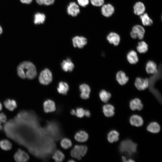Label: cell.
<instances>
[{
  "mask_svg": "<svg viewBox=\"0 0 162 162\" xmlns=\"http://www.w3.org/2000/svg\"><path fill=\"white\" fill-rule=\"evenodd\" d=\"M44 110L46 113L52 112L56 110L55 103L50 100H47L44 103Z\"/></svg>",
  "mask_w": 162,
  "mask_h": 162,
  "instance_id": "cell-18",
  "label": "cell"
},
{
  "mask_svg": "<svg viewBox=\"0 0 162 162\" xmlns=\"http://www.w3.org/2000/svg\"><path fill=\"white\" fill-rule=\"evenodd\" d=\"M2 127L1 125H0V130H2Z\"/></svg>",
  "mask_w": 162,
  "mask_h": 162,
  "instance_id": "cell-44",
  "label": "cell"
},
{
  "mask_svg": "<svg viewBox=\"0 0 162 162\" xmlns=\"http://www.w3.org/2000/svg\"><path fill=\"white\" fill-rule=\"evenodd\" d=\"M21 3L23 4H29L31 3L32 0H20Z\"/></svg>",
  "mask_w": 162,
  "mask_h": 162,
  "instance_id": "cell-39",
  "label": "cell"
},
{
  "mask_svg": "<svg viewBox=\"0 0 162 162\" xmlns=\"http://www.w3.org/2000/svg\"><path fill=\"white\" fill-rule=\"evenodd\" d=\"M69 88V86L67 83L64 82H61L58 84L57 89L59 93L65 95L67 94Z\"/></svg>",
  "mask_w": 162,
  "mask_h": 162,
  "instance_id": "cell-27",
  "label": "cell"
},
{
  "mask_svg": "<svg viewBox=\"0 0 162 162\" xmlns=\"http://www.w3.org/2000/svg\"><path fill=\"white\" fill-rule=\"evenodd\" d=\"M6 120V115L3 113H0V125L2 123H5Z\"/></svg>",
  "mask_w": 162,
  "mask_h": 162,
  "instance_id": "cell-38",
  "label": "cell"
},
{
  "mask_svg": "<svg viewBox=\"0 0 162 162\" xmlns=\"http://www.w3.org/2000/svg\"><path fill=\"white\" fill-rule=\"evenodd\" d=\"M5 107L10 111H12L17 107L16 101L14 100L7 99L4 102Z\"/></svg>",
  "mask_w": 162,
  "mask_h": 162,
  "instance_id": "cell-30",
  "label": "cell"
},
{
  "mask_svg": "<svg viewBox=\"0 0 162 162\" xmlns=\"http://www.w3.org/2000/svg\"><path fill=\"white\" fill-rule=\"evenodd\" d=\"M73 46L75 47L82 48L87 43V39L83 36H76L72 39Z\"/></svg>",
  "mask_w": 162,
  "mask_h": 162,
  "instance_id": "cell-9",
  "label": "cell"
},
{
  "mask_svg": "<svg viewBox=\"0 0 162 162\" xmlns=\"http://www.w3.org/2000/svg\"><path fill=\"white\" fill-rule=\"evenodd\" d=\"M68 161H69V162H74V161H74V160H69Z\"/></svg>",
  "mask_w": 162,
  "mask_h": 162,
  "instance_id": "cell-45",
  "label": "cell"
},
{
  "mask_svg": "<svg viewBox=\"0 0 162 162\" xmlns=\"http://www.w3.org/2000/svg\"><path fill=\"white\" fill-rule=\"evenodd\" d=\"M85 110L81 108H79L76 111V115L79 118L82 117L84 115Z\"/></svg>",
  "mask_w": 162,
  "mask_h": 162,
  "instance_id": "cell-36",
  "label": "cell"
},
{
  "mask_svg": "<svg viewBox=\"0 0 162 162\" xmlns=\"http://www.w3.org/2000/svg\"><path fill=\"white\" fill-rule=\"evenodd\" d=\"M115 78L117 82L121 86L126 84L129 80V78L125 73L122 70H119L116 73Z\"/></svg>",
  "mask_w": 162,
  "mask_h": 162,
  "instance_id": "cell-8",
  "label": "cell"
},
{
  "mask_svg": "<svg viewBox=\"0 0 162 162\" xmlns=\"http://www.w3.org/2000/svg\"><path fill=\"white\" fill-rule=\"evenodd\" d=\"M29 158L28 154L21 149H19L14 155V159L17 162H26L29 160Z\"/></svg>",
  "mask_w": 162,
  "mask_h": 162,
  "instance_id": "cell-13",
  "label": "cell"
},
{
  "mask_svg": "<svg viewBox=\"0 0 162 162\" xmlns=\"http://www.w3.org/2000/svg\"><path fill=\"white\" fill-rule=\"evenodd\" d=\"M52 158L56 162H61L64 158L63 153L59 150L56 151L52 156Z\"/></svg>",
  "mask_w": 162,
  "mask_h": 162,
  "instance_id": "cell-31",
  "label": "cell"
},
{
  "mask_svg": "<svg viewBox=\"0 0 162 162\" xmlns=\"http://www.w3.org/2000/svg\"><path fill=\"white\" fill-rule=\"evenodd\" d=\"M145 30L144 28L140 25L133 26L130 33L131 37L134 39L138 38L142 40L144 37Z\"/></svg>",
  "mask_w": 162,
  "mask_h": 162,
  "instance_id": "cell-6",
  "label": "cell"
},
{
  "mask_svg": "<svg viewBox=\"0 0 162 162\" xmlns=\"http://www.w3.org/2000/svg\"><path fill=\"white\" fill-rule=\"evenodd\" d=\"M150 82L146 78L140 77H136L134 82V85L136 88L139 91H143L148 88L149 87Z\"/></svg>",
  "mask_w": 162,
  "mask_h": 162,
  "instance_id": "cell-5",
  "label": "cell"
},
{
  "mask_svg": "<svg viewBox=\"0 0 162 162\" xmlns=\"http://www.w3.org/2000/svg\"><path fill=\"white\" fill-rule=\"evenodd\" d=\"M60 144L61 147L65 149L69 148L72 145L71 140L67 138L62 139L61 142Z\"/></svg>",
  "mask_w": 162,
  "mask_h": 162,
  "instance_id": "cell-33",
  "label": "cell"
},
{
  "mask_svg": "<svg viewBox=\"0 0 162 162\" xmlns=\"http://www.w3.org/2000/svg\"><path fill=\"white\" fill-rule=\"evenodd\" d=\"M3 32V29L2 27L0 26V35Z\"/></svg>",
  "mask_w": 162,
  "mask_h": 162,
  "instance_id": "cell-42",
  "label": "cell"
},
{
  "mask_svg": "<svg viewBox=\"0 0 162 162\" xmlns=\"http://www.w3.org/2000/svg\"><path fill=\"white\" fill-rule=\"evenodd\" d=\"M101 100L104 103L108 102L111 97V94L109 92L104 89L102 90L99 94Z\"/></svg>",
  "mask_w": 162,
  "mask_h": 162,
  "instance_id": "cell-28",
  "label": "cell"
},
{
  "mask_svg": "<svg viewBox=\"0 0 162 162\" xmlns=\"http://www.w3.org/2000/svg\"><path fill=\"white\" fill-rule=\"evenodd\" d=\"M133 8L134 14L139 16L144 13L146 9L144 4L140 2H136L134 5Z\"/></svg>",
  "mask_w": 162,
  "mask_h": 162,
  "instance_id": "cell-21",
  "label": "cell"
},
{
  "mask_svg": "<svg viewBox=\"0 0 162 162\" xmlns=\"http://www.w3.org/2000/svg\"><path fill=\"white\" fill-rule=\"evenodd\" d=\"M126 59L128 62L131 64H136L139 61V57L136 52L131 50L129 51L126 55Z\"/></svg>",
  "mask_w": 162,
  "mask_h": 162,
  "instance_id": "cell-14",
  "label": "cell"
},
{
  "mask_svg": "<svg viewBox=\"0 0 162 162\" xmlns=\"http://www.w3.org/2000/svg\"><path fill=\"white\" fill-rule=\"evenodd\" d=\"M18 75L22 79H32L37 75V70L34 65L29 61L21 63L17 68Z\"/></svg>",
  "mask_w": 162,
  "mask_h": 162,
  "instance_id": "cell-1",
  "label": "cell"
},
{
  "mask_svg": "<svg viewBox=\"0 0 162 162\" xmlns=\"http://www.w3.org/2000/svg\"><path fill=\"white\" fill-rule=\"evenodd\" d=\"M129 121L131 125L137 127L142 126L143 123L142 118L137 115H133L131 116Z\"/></svg>",
  "mask_w": 162,
  "mask_h": 162,
  "instance_id": "cell-17",
  "label": "cell"
},
{
  "mask_svg": "<svg viewBox=\"0 0 162 162\" xmlns=\"http://www.w3.org/2000/svg\"><path fill=\"white\" fill-rule=\"evenodd\" d=\"M159 124L156 122H152L150 123L147 127V130L152 133H157L160 130Z\"/></svg>",
  "mask_w": 162,
  "mask_h": 162,
  "instance_id": "cell-26",
  "label": "cell"
},
{
  "mask_svg": "<svg viewBox=\"0 0 162 162\" xmlns=\"http://www.w3.org/2000/svg\"><path fill=\"white\" fill-rule=\"evenodd\" d=\"M130 109L132 110H141L143 108V104L140 99L136 98L131 100L129 103Z\"/></svg>",
  "mask_w": 162,
  "mask_h": 162,
  "instance_id": "cell-15",
  "label": "cell"
},
{
  "mask_svg": "<svg viewBox=\"0 0 162 162\" xmlns=\"http://www.w3.org/2000/svg\"><path fill=\"white\" fill-rule=\"evenodd\" d=\"M46 18L44 14L40 12L36 13L34 16V23L35 25L44 23Z\"/></svg>",
  "mask_w": 162,
  "mask_h": 162,
  "instance_id": "cell-25",
  "label": "cell"
},
{
  "mask_svg": "<svg viewBox=\"0 0 162 162\" xmlns=\"http://www.w3.org/2000/svg\"><path fill=\"white\" fill-rule=\"evenodd\" d=\"M74 138L76 141L80 142H83L87 140L88 135L85 131L81 130L76 134Z\"/></svg>",
  "mask_w": 162,
  "mask_h": 162,
  "instance_id": "cell-23",
  "label": "cell"
},
{
  "mask_svg": "<svg viewBox=\"0 0 162 162\" xmlns=\"http://www.w3.org/2000/svg\"><path fill=\"white\" fill-rule=\"evenodd\" d=\"M136 48L137 51L139 53L143 54L146 53L148 51V47L146 42L142 41L138 43Z\"/></svg>",
  "mask_w": 162,
  "mask_h": 162,
  "instance_id": "cell-24",
  "label": "cell"
},
{
  "mask_svg": "<svg viewBox=\"0 0 162 162\" xmlns=\"http://www.w3.org/2000/svg\"><path fill=\"white\" fill-rule=\"evenodd\" d=\"M61 66L62 69L65 72L72 71L74 66L71 59L69 58H68L66 60H63L61 64Z\"/></svg>",
  "mask_w": 162,
  "mask_h": 162,
  "instance_id": "cell-19",
  "label": "cell"
},
{
  "mask_svg": "<svg viewBox=\"0 0 162 162\" xmlns=\"http://www.w3.org/2000/svg\"><path fill=\"white\" fill-rule=\"evenodd\" d=\"M91 115L90 112L88 110H85L84 115L87 117H89Z\"/></svg>",
  "mask_w": 162,
  "mask_h": 162,
  "instance_id": "cell-40",
  "label": "cell"
},
{
  "mask_svg": "<svg viewBox=\"0 0 162 162\" xmlns=\"http://www.w3.org/2000/svg\"><path fill=\"white\" fill-rule=\"evenodd\" d=\"M119 133L116 130L110 131L107 134V139L109 142L112 143L117 141L119 139Z\"/></svg>",
  "mask_w": 162,
  "mask_h": 162,
  "instance_id": "cell-22",
  "label": "cell"
},
{
  "mask_svg": "<svg viewBox=\"0 0 162 162\" xmlns=\"http://www.w3.org/2000/svg\"><path fill=\"white\" fill-rule=\"evenodd\" d=\"M145 70L148 74H155L158 71L157 65L154 61L149 60L146 64Z\"/></svg>",
  "mask_w": 162,
  "mask_h": 162,
  "instance_id": "cell-12",
  "label": "cell"
},
{
  "mask_svg": "<svg viewBox=\"0 0 162 162\" xmlns=\"http://www.w3.org/2000/svg\"><path fill=\"white\" fill-rule=\"evenodd\" d=\"M71 113L73 115H76V111L74 110H72L71 111Z\"/></svg>",
  "mask_w": 162,
  "mask_h": 162,
  "instance_id": "cell-41",
  "label": "cell"
},
{
  "mask_svg": "<svg viewBox=\"0 0 162 162\" xmlns=\"http://www.w3.org/2000/svg\"><path fill=\"white\" fill-rule=\"evenodd\" d=\"M140 18L142 24L145 26H151L153 23L152 20L147 13H143L140 15Z\"/></svg>",
  "mask_w": 162,
  "mask_h": 162,
  "instance_id": "cell-29",
  "label": "cell"
},
{
  "mask_svg": "<svg viewBox=\"0 0 162 162\" xmlns=\"http://www.w3.org/2000/svg\"><path fill=\"white\" fill-rule=\"evenodd\" d=\"M78 4L82 7H85L89 3V0H77Z\"/></svg>",
  "mask_w": 162,
  "mask_h": 162,
  "instance_id": "cell-37",
  "label": "cell"
},
{
  "mask_svg": "<svg viewBox=\"0 0 162 162\" xmlns=\"http://www.w3.org/2000/svg\"><path fill=\"white\" fill-rule=\"evenodd\" d=\"M79 88L81 92L80 95L81 98L84 99H88L91 91L89 86L86 84H83L80 85Z\"/></svg>",
  "mask_w": 162,
  "mask_h": 162,
  "instance_id": "cell-16",
  "label": "cell"
},
{
  "mask_svg": "<svg viewBox=\"0 0 162 162\" xmlns=\"http://www.w3.org/2000/svg\"><path fill=\"white\" fill-rule=\"evenodd\" d=\"M52 78V74L51 71L48 69L46 68L40 72L39 77V80L41 84L47 85L51 82Z\"/></svg>",
  "mask_w": 162,
  "mask_h": 162,
  "instance_id": "cell-4",
  "label": "cell"
},
{
  "mask_svg": "<svg viewBox=\"0 0 162 162\" xmlns=\"http://www.w3.org/2000/svg\"><path fill=\"white\" fill-rule=\"evenodd\" d=\"M115 9L114 7L111 4H103L101 10L102 14L106 17L111 16L114 13Z\"/></svg>",
  "mask_w": 162,
  "mask_h": 162,
  "instance_id": "cell-11",
  "label": "cell"
},
{
  "mask_svg": "<svg viewBox=\"0 0 162 162\" xmlns=\"http://www.w3.org/2000/svg\"><path fill=\"white\" fill-rule=\"evenodd\" d=\"M0 147L4 150H8L11 148L12 144L9 140H4L0 141Z\"/></svg>",
  "mask_w": 162,
  "mask_h": 162,
  "instance_id": "cell-32",
  "label": "cell"
},
{
  "mask_svg": "<svg viewBox=\"0 0 162 162\" xmlns=\"http://www.w3.org/2000/svg\"><path fill=\"white\" fill-rule=\"evenodd\" d=\"M91 4L96 7L102 6L104 3V0H90Z\"/></svg>",
  "mask_w": 162,
  "mask_h": 162,
  "instance_id": "cell-35",
  "label": "cell"
},
{
  "mask_svg": "<svg viewBox=\"0 0 162 162\" xmlns=\"http://www.w3.org/2000/svg\"><path fill=\"white\" fill-rule=\"evenodd\" d=\"M67 12L68 14L73 17L76 16L80 12L79 5L75 2H70L67 6Z\"/></svg>",
  "mask_w": 162,
  "mask_h": 162,
  "instance_id": "cell-7",
  "label": "cell"
},
{
  "mask_svg": "<svg viewBox=\"0 0 162 162\" xmlns=\"http://www.w3.org/2000/svg\"><path fill=\"white\" fill-rule=\"evenodd\" d=\"M36 2L39 5L49 6L53 4L55 0H35Z\"/></svg>",
  "mask_w": 162,
  "mask_h": 162,
  "instance_id": "cell-34",
  "label": "cell"
},
{
  "mask_svg": "<svg viewBox=\"0 0 162 162\" xmlns=\"http://www.w3.org/2000/svg\"><path fill=\"white\" fill-rule=\"evenodd\" d=\"M2 104L0 102V111L2 110Z\"/></svg>",
  "mask_w": 162,
  "mask_h": 162,
  "instance_id": "cell-43",
  "label": "cell"
},
{
  "mask_svg": "<svg viewBox=\"0 0 162 162\" xmlns=\"http://www.w3.org/2000/svg\"><path fill=\"white\" fill-rule=\"evenodd\" d=\"M102 108L103 112L106 116L111 117L114 115L115 108L112 105L107 104L104 105Z\"/></svg>",
  "mask_w": 162,
  "mask_h": 162,
  "instance_id": "cell-20",
  "label": "cell"
},
{
  "mask_svg": "<svg viewBox=\"0 0 162 162\" xmlns=\"http://www.w3.org/2000/svg\"><path fill=\"white\" fill-rule=\"evenodd\" d=\"M137 145L129 139L122 141L119 146L120 152L131 158L136 152Z\"/></svg>",
  "mask_w": 162,
  "mask_h": 162,
  "instance_id": "cell-2",
  "label": "cell"
},
{
  "mask_svg": "<svg viewBox=\"0 0 162 162\" xmlns=\"http://www.w3.org/2000/svg\"><path fill=\"white\" fill-rule=\"evenodd\" d=\"M87 151V147L85 145H76L70 152L71 156L73 158L80 160L84 156Z\"/></svg>",
  "mask_w": 162,
  "mask_h": 162,
  "instance_id": "cell-3",
  "label": "cell"
},
{
  "mask_svg": "<svg viewBox=\"0 0 162 162\" xmlns=\"http://www.w3.org/2000/svg\"><path fill=\"white\" fill-rule=\"evenodd\" d=\"M106 39L109 43L117 46L120 43L121 38L119 35L117 33L115 32H111L107 35Z\"/></svg>",
  "mask_w": 162,
  "mask_h": 162,
  "instance_id": "cell-10",
  "label": "cell"
}]
</instances>
